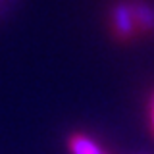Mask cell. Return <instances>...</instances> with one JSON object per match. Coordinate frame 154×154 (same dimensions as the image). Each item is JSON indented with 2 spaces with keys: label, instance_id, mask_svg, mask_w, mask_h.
Listing matches in <instances>:
<instances>
[{
  "label": "cell",
  "instance_id": "cell-1",
  "mask_svg": "<svg viewBox=\"0 0 154 154\" xmlns=\"http://www.w3.org/2000/svg\"><path fill=\"white\" fill-rule=\"evenodd\" d=\"M67 148L69 154H102L100 146L96 144V141L83 133H73L67 141Z\"/></svg>",
  "mask_w": 154,
  "mask_h": 154
},
{
  "label": "cell",
  "instance_id": "cell-2",
  "mask_svg": "<svg viewBox=\"0 0 154 154\" xmlns=\"http://www.w3.org/2000/svg\"><path fill=\"white\" fill-rule=\"evenodd\" d=\"M148 122H150V127H152V133H154V94L150 98V104H148Z\"/></svg>",
  "mask_w": 154,
  "mask_h": 154
}]
</instances>
